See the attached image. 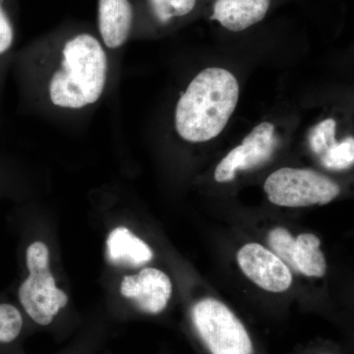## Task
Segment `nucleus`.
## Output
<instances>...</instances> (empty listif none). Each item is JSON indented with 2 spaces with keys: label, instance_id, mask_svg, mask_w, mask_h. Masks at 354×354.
Instances as JSON below:
<instances>
[{
  "label": "nucleus",
  "instance_id": "f257e3e1",
  "mask_svg": "<svg viewBox=\"0 0 354 354\" xmlns=\"http://www.w3.org/2000/svg\"><path fill=\"white\" fill-rule=\"evenodd\" d=\"M239 84L227 69L203 70L176 104V128L181 138L203 143L216 138L236 109Z\"/></svg>",
  "mask_w": 354,
  "mask_h": 354
},
{
  "label": "nucleus",
  "instance_id": "f03ea898",
  "mask_svg": "<svg viewBox=\"0 0 354 354\" xmlns=\"http://www.w3.org/2000/svg\"><path fill=\"white\" fill-rule=\"evenodd\" d=\"M108 58L99 39L77 35L65 44L62 64L51 76L48 93L55 106L86 108L99 101L106 88Z\"/></svg>",
  "mask_w": 354,
  "mask_h": 354
},
{
  "label": "nucleus",
  "instance_id": "7ed1b4c3",
  "mask_svg": "<svg viewBox=\"0 0 354 354\" xmlns=\"http://www.w3.org/2000/svg\"><path fill=\"white\" fill-rule=\"evenodd\" d=\"M27 266L30 276L19 288L21 304L35 322L50 325L67 304L68 297L55 285L50 270V251L46 244L38 241L29 246Z\"/></svg>",
  "mask_w": 354,
  "mask_h": 354
},
{
  "label": "nucleus",
  "instance_id": "20e7f679",
  "mask_svg": "<svg viewBox=\"0 0 354 354\" xmlns=\"http://www.w3.org/2000/svg\"><path fill=\"white\" fill-rule=\"evenodd\" d=\"M264 190L270 202L288 208L326 205L341 193L339 186L329 177L312 169L291 167L270 174Z\"/></svg>",
  "mask_w": 354,
  "mask_h": 354
},
{
  "label": "nucleus",
  "instance_id": "39448f33",
  "mask_svg": "<svg viewBox=\"0 0 354 354\" xmlns=\"http://www.w3.org/2000/svg\"><path fill=\"white\" fill-rule=\"evenodd\" d=\"M192 318L212 354H253L248 332L227 305L206 298L193 307Z\"/></svg>",
  "mask_w": 354,
  "mask_h": 354
},
{
  "label": "nucleus",
  "instance_id": "423d86ee",
  "mask_svg": "<svg viewBox=\"0 0 354 354\" xmlns=\"http://www.w3.org/2000/svg\"><path fill=\"white\" fill-rule=\"evenodd\" d=\"M274 127L262 122L247 135L241 145L232 149L216 167L215 179L225 183L234 180L237 171H249L266 164L276 149Z\"/></svg>",
  "mask_w": 354,
  "mask_h": 354
},
{
  "label": "nucleus",
  "instance_id": "0eeeda50",
  "mask_svg": "<svg viewBox=\"0 0 354 354\" xmlns=\"http://www.w3.org/2000/svg\"><path fill=\"white\" fill-rule=\"evenodd\" d=\"M237 262L247 278L263 290L283 292L292 283L290 268L261 244H245L237 253Z\"/></svg>",
  "mask_w": 354,
  "mask_h": 354
},
{
  "label": "nucleus",
  "instance_id": "6e6552de",
  "mask_svg": "<svg viewBox=\"0 0 354 354\" xmlns=\"http://www.w3.org/2000/svg\"><path fill=\"white\" fill-rule=\"evenodd\" d=\"M120 292L130 298L139 309L158 314L169 304L172 285L167 274L155 268H146L138 274L127 276L121 283Z\"/></svg>",
  "mask_w": 354,
  "mask_h": 354
},
{
  "label": "nucleus",
  "instance_id": "1a4fd4ad",
  "mask_svg": "<svg viewBox=\"0 0 354 354\" xmlns=\"http://www.w3.org/2000/svg\"><path fill=\"white\" fill-rule=\"evenodd\" d=\"M271 6V0H216L212 20L232 32H241L261 22Z\"/></svg>",
  "mask_w": 354,
  "mask_h": 354
},
{
  "label": "nucleus",
  "instance_id": "9d476101",
  "mask_svg": "<svg viewBox=\"0 0 354 354\" xmlns=\"http://www.w3.org/2000/svg\"><path fill=\"white\" fill-rule=\"evenodd\" d=\"M129 0H99V28L102 41L109 48L127 43L132 26Z\"/></svg>",
  "mask_w": 354,
  "mask_h": 354
},
{
  "label": "nucleus",
  "instance_id": "9b49d317",
  "mask_svg": "<svg viewBox=\"0 0 354 354\" xmlns=\"http://www.w3.org/2000/svg\"><path fill=\"white\" fill-rule=\"evenodd\" d=\"M152 249L127 227H116L106 241V258L111 265L140 267L153 259Z\"/></svg>",
  "mask_w": 354,
  "mask_h": 354
},
{
  "label": "nucleus",
  "instance_id": "f8f14e48",
  "mask_svg": "<svg viewBox=\"0 0 354 354\" xmlns=\"http://www.w3.org/2000/svg\"><path fill=\"white\" fill-rule=\"evenodd\" d=\"M321 241L315 234H304L295 239V270L311 278H321L327 271L325 256L320 250Z\"/></svg>",
  "mask_w": 354,
  "mask_h": 354
},
{
  "label": "nucleus",
  "instance_id": "ddd939ff",
  "mask_svg": "<svg viewBox=\"0 0 354 354\" xmlns=\"http://www.w3.org/2000/svg\"><path fill=\"white\" fill-rule=\"evenodd\" d=\"M335 127L337 123L335 120L328 118L317 124L310 132V147L312 152L318 156L319 158H323L333 147L337 145Z\"/></svg>",
  "mask_w": 354,
  "mask_h": 354
},
{
  "label": "nucleus",
  "instance_id": "4468645a",
  "mask_svg": "<svg viewBox=\"0 0 354 354\" xmlns=\"http://www.w3.org/2000/svg\"><path fill=\"white\" fill-rule=\"evenodd\" d=\"M324 167L335 171H342L353 167L354 162V139L348 137L342 142H337V145L320 158Z\"/></svg>",
  "mask_w": 354,
  "mask_h": 354
},
{
  "label": "nucleus",
  "instance_id": "2eb2a0df",
  "mask_svg": "<svg viewBox=\"0 0 354 354\" xmlns=\"http://www.w3.org/2000/svg\"><path fill=\"white\" fill-rule=\"evenodd\" d=\"M268 242L271 247L272 253L283 261L288 268L295 270L293 254L295 249V239L288 230L283 227H276L271 230L268 236Z\"/></svg>",
  "mask_w": 354,
  "mask_h": 354
},
{
  "label": "nucleus",
  "instance_id": "dca6fc26",
  "mask_svg": "<svg viewBox=\"0 0 354 354\" xmlns=\"http://www.w3.org/2000/svg\"><path fill=\"white\" fill-rule=\"evenodd\" d=\"M23 319L19 310L10 304H0V342L8 344L19 335Z\"/></svg>",
  "mask_w": 354,
  "mask_h": 354
},
{
  "label": "nucleus",
  "instance_id": "f3484780",
  "mask_svg": "<svg viewBox=\"0 0 354 354\" xmlns=\"http://www.w3.org/2000/svg\"><path fill=\"white\" fill-rule=\"evenodd\" d=\"M197 0H151L155 15L160 22H169L174 17L189 14L196 6Z\"/></svg>",
  "mask_w": 354,
  "mask_h": 354
},
{
  "label": "nucleus",
  "instance_id": "a211bd4d",
  "mask_svg": "<svg viewBox=\"0 0 354 354\" xmlns=\"http://www.w3.org/2000/svg\"><path fill=\"white\" fill-rule=\"evenodd\" d=\"M13 38L12 26L9 22L3 9L0 6V55L10 48Z\"/></svg>",
  "mask_w": 354,
  "mask_h": 354
}]
</instances>
